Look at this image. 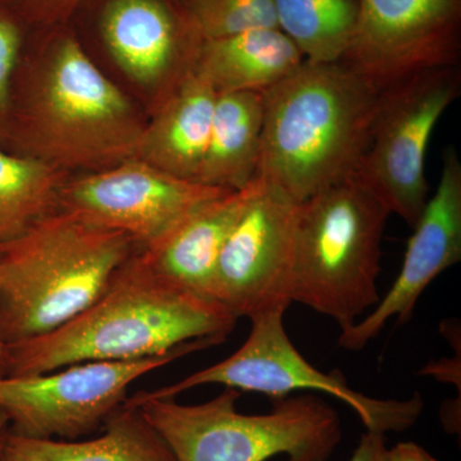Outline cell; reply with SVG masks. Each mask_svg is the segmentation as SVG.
I'll return each instance as SVG.
<instances>
[{"label": "cell", "instance_id": "1", "mask_svg": "<svg viewBox=\"0 0 461 461\" xmlns=\"http://www.w3.org/2000/svg\"><path fill=\"white\" fill-rule=\"evenodd\" d=\"M144 126L71 23L32 29L12 87L5 150L66 173L102 171L135 157Z\"/></svg>", "mask_w": 461, "mask_h": 461}, {"label": "cell", "instance_id": "2", "mask_svg": "<svg viewBox=\"0 0 461 461\" xmlns=\"http://www.w3.org/2000/svg\"><path fill=\"white\" fill-rule=\"evenodd\" d=\"M236 321L213 300L162 280L138 249L86 311L48 335L8 346L7 377L160 357L195 339L222 344Z\"/></svg>", "mask_w": 461, "mask_h": 461}, {"label": "cell", "instance_id": "3", "mask_svg": "<svg viewBox=\"0 0 461 461\" xmlns=\"http://www.w3.org/2000/svg\"><path fill=\"white\" fill-rule=\"evenodd\" d=\"M379 91L344 63H303L262 91L256 178L305 202L359 171Z\"/></svg>", "mask_w": 461, "mask_h": 461}, {"label": "cell", "instance_id": "4", "mask_svg": "<svg viewBox=\"0 0 461 461\" xmlns=\"http://www.w3.org/2000/svg\"><path fill=\"white\" fill-rule=\"evenodd\" d=\"M135 250L123 233L60 211L0 244V341L21 344L74 320Z\"/></svg>", "mask_w": 461, "mask_h": 461}, {"label": "cell", "instance_id": "5", "mask_svg": "<svg viewBox=\"0 0 461 461\" xmlns=\"http://www.w3.org/2000/svg\"><path fill=\"white\" fill-rule=\"evenodd\" d=\"M391 212L359 176L297 206L291 303L350 329L378 304L381 245Z\"/></svg>", "mask_w": 461, "mask_h": 461}, {"label": "cell", "instance_id": "6", "mask_svg": "<svg viewBox=\"0 0 461 461\" xmlns=\"http://www.w3.org/2000/svg\"><path fill=\"white\" fill-rule=\"evenodd\" d=\"M241 396L224 387L220 395L198 405L175 399L133 395L127 403L140 408L177 461H329L342 439L339 412L314 395L273 400L266 414H242Z\"/></svg>", "mask_w": 461, "mask_h": 461}, {"label": "cell", "instance_id": "7", "mask_svg": "<svg viewBox=\"0 0 461 461\" xmlns=\"http://www.w3.org/2000/svg\"><path fill=\"white\" fill-rule=\"evenodd\" d=\"M284 309L250 318L247 341L222 362L193 373L169 386L142 391L144 399H176L180 393L203 384H222L247 393L284 399L294 391L308 390L336 397L350 406L372 432H403L411 429L423 412L420 393L406 400L373 399L357 393L338 371L324 373L312 366L288 338Z\"/></svg>", "mask_w": 461, "mask_h": 461}, {"label": "cell", "instance_id": "8", "mask_svg": "<svg viewBox=\"0 0 461 461\" xmlns=\"http://www.w3.org/2000/svg\"><path fill=\"white\" fill-rule=\"evenodd\" d=\"M459 66L426 69L379 91L377 105L357 175L379 199L412 227L427 202V149L436 124L459 98Z\"/></svg>", "mask_w": 461, "mask_h": 461}, {"label": "cell", "instance_id": "9", "mask_svg": "<svg viewBox=\"0 0 461 461\" xmlns=\"http://www.w3.org/2000/svg\"><path fill=\"white\" fill-rule=\"evenodd\" d=\"M220 345L195 339L172 353L117 362H85L21 377L0 378V408L9 432L29 438L76 441L104 429L142 375L185 355Z\"/></svg>", "mask_w": 461, "mask_h": 461}, {"label": "cell", "instance_id": "10", "mask_svg": "<svg viewBox=\"0 0 461 461\" xmlns=\"http://www.w3.org/2000/svg\"><path fill=\"white\" fill-rule=\"evenodd\" d=\"M230 191L185 180L140 159L67 178L57 211L151 248L209 200Z\"/></svg>", "mask_w": 461, "mask_h": 461}, {"label": "cell", "instance_id": "11", "mask_svg": "<svg viewBox=\"0 0 461 461\" xmlns=\"http://www.w3.org/2000/svg\"><path fill=\"white\" fill-rule=\"evenodd\" d=\"M91 35L149 98L151 113L195 69L203 36L181 0H85Z\"/></svg>", "mask_w": 461, "mask_h": 461}, {"label": "cell", "instance_id": "12", "mask_svg": "<svg viewBox=\"0 0 461 461\" xmlns=\"http://www.w3.org/2000/svg\"><path fill=\"white\" fill-rule=\"evenodd\" d=\"M461 0H359L339 62L378 90L409 76L459 66Z\"/></svg>", "mask_w": 461, "mask_h": 461}, {"label": "cell", "instance_id": "13", "mask_svg": "<svg viewBox=\"0 0 461 461\" xmlns=\"http://www.w3.org/2000/svg\"><path fill=\"white\" fill-rule=\"evenodd\" d=\"M297 203L266 182L257 187L218 258L209 299L240 318L293 304L291 260Z\"/></svg>", "mask_w": 461, "mask_h": 461}, {"label": "cell", "instance_id": "14", "mask_svg": "<svg viewBox=\"0 0 461 461\" xmlns=\"http://www.w3.org/2000/svg\"><path fill=\"white\" fill-rule=\"evenodd\" d=\"M408 242L402 271L387 295L371 313L341 330L339 344L346 350H362L377 338L384 324L396 318L405 324L421 294L446 269L461 259V162L454 148L444 153L441 178L429 199Z\"/></svg>", "mask_w": 461, "mask_h": 461}, {"label": "cell", "instance_id": "15", "mask_svg": "<svg viewBox=\"0 0 461 461\" xmlns=\"http://www.w3.org/2000/svg\"><path fill=\"white\" fill-rule=\"evenodd\" d=\"M256 187L257 178L199 206L159 242L140 250L145 262L172 286L209 299L218 258Z\"/></svg>", "mask_w": 461, "mask_h": 461}, {"label": "cell", "instance_id": "16", "mask_svg": "<svg viewBox=\"0 0 461 461\" xmlns=\"http://www.w3.org/2000/svg\"><path fill=\"white\" fill-rule=\"evenodd\" d=\"M218 94L196 69L145 122L135 159L199 182Z\"/></svg>", "mask_w": 461, "mask_h": 461}, {"label": "cell", "instance_id": "17", "mask_svg": "<svg viewBox=\"0 0 461 461\" xmlns=\"http://www.w3.org/2000/svg\"><path fill=\"white\" fill-rule=\"evenodd\" d=\"M304 62L286 33L263 29L203 41L195 69L217 94L262 93Z\"/></svg>", "mask_w": 461, "mask_h": 461}, {"label": "cell", "instance_id": "18", "mask_svg": "<svg viewBox=\"0 0 461 461\" xmlns=\"http://www.w3.org/2000/svg\"><path fill=\"white\" fill-rule=\"evenodd\" d=\"M103 429L87 441L29 438L8 430L0 461H177L139 406L123 402Z\"/></svg>", "mask_w": 461, "mask_h": 461}, {"label": "cell", "instance_id": "19", "mask_svg": "<svg viewBox=\"0 0 461 461\" xmlns=\"http://www.w3.org/2000/svg\"><path fill=\"white\" fill-rule=\"evenodd\" d=\"M264 121L263 94H218L199 184L227 191L256 180Z\"/></svg>", "mask_w": 461, "mask_h": 461}, {"label": "cell", "instance_id": "20", "mask_svg": "<svg viewBox=\"0 0 461 461\" xmlns=\"http://www.w3.org/2000/svg\"><path fill=\"white\" fill-rule=\"evenodd\" d=\"M67 178L56 167L0 148V244L57 211Z\"/></svg>", "mask_w": 461, "mask_h": 461}, {"label": "cell", "instance_id": "21", "mask_svg": "<svg viewBox=\"0 0 461 461\" xmlns=\"http://www.w3.org/2000/svg\"><path fill=\"white\" fill-rule=\"evenodd\" d=\"M278 27L309 63L339 62L359 12V0H273Z\"/></svg>", "mask_w": 461, "mask_h": 461}, {"label": "cell", "instance_id": "22", "mask_svg": "<svg viewBox=\"0 0 461 461\" xmlns=\"http://www.w3.org/2000/svg\"><path fill=\"white\" fill-rule=\"evenodd\" d=\"M189 9L204 41L280 29L273 0H198Z\"/></svg>", "mask_w": 461, "mask_h": 461}, {"label": "cell", "instance_id": "23", "mask_svg": "<svg viewBox=\"0 0 461 461\" xmlns=\"http://www.w3.org/2000/svg\"><path fill=\"white\" fill-rule=\"evenodd\" d=\"M32 27L0 0V148L5 149L12 87Z\"/></svg>", "mask_w": 461, "mask_h": 461}, {"label": "cell", "instance_id": "24", "mask_svg": "<svg viewBox=\"0 0 461 461\" xmlns=\"http://www.w3.org/2000/svg\"><path fill=\"white\" fill-rule=\"evenodd\" d=\"M32 29L71 23L85 0H2Z\"/></svg>", "mask_w": 461, "mask_h": 461}, {"label": "cell", "instance_id": "25", "mask_svg": "<svg viewBox=\"0 0 461 461\" xmlns=\"http://www.w3.org/2000/svg\"><path fill=\"white\" fill-rule=\"evenodd\" d=\"M386 450V437L384 433L366 430L348 461H384Z\"/></svg>", "mask_w": 461, "mask_h": 461}, {"label": "cell", "instance_id": "26", "mask_svg": "<svg viewBox=\"0 0 461 461\" xmlns=\"http://www.w3.org/2000/svg\"><path fill=\"white\" fill-rule=\"evenodd\" d=\"M384 461H438L415 442H400L387 448Z\"/></svg>", "mask_w": 461, "mask_h": 461}, {"label": "cell", "instance_id": "27", "mask_svg": "<svg viewBox=\"0 0 461 461\" xmlns=\"http://www.w3.org/2000/svg\"><path fill=\"white\" fill-rule=\"evenodd\" d=\"M9 368L8 346L0 341V378L7 377Z\"/></svg>", "mask_w": 461, "mask_h": 461}, {"label": "cell", "instance_id": "28", "mask_svg": "<svg viewBox=\"0 0 461 461\" xmlns=\"http://www.w3.org/2000/svg\"><path fill=\"white\" fill-rule=\"evenodd\" d=\"M9 429V420L7 414L0 408V453H2L3 445H5V437H7Z\"/></svg>", "mask_w": 461, "mask_h": 461}, {"label": "cell", "instance_id": "29", "mask_svg": "<svg viewBox=\"0 0 461 461\" xmlns=\"http://www.w3.org/2000/svg\"><path fill=\"white\" fill-rule=\"evenodd\" d=\"M182 3H185V5L189 7V5H193V3L198 2V0H181Z\"/></svg>", "mask_w": 461, "mask_h": 461}]
</instances>
